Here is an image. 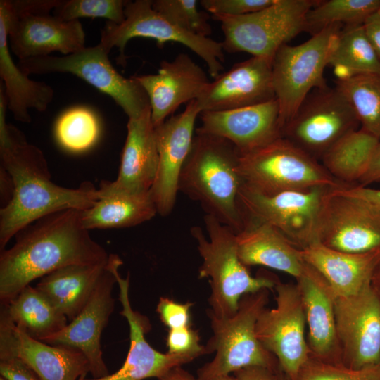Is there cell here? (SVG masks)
Returning a JSON list of instances; mask_svg holds the SVG:
<instances>
[{
  "label": "cell",
  "instance_id": "cell-1",
  "mask_svg": "<svg viewBox=\"0 0 380 380\" xmlns=\"http://www.w3.org/2000/svg\"><path fill=\"white\" fill-rule=\"evenodd\" d=\"M81 220V210L44 216L15 235L0 255V300L7 303L37 278L63 267L106 262L109 255Z\"/></svg>",
  "mask_w": 380,
  "mask_h": 380
},
{
  "label": "cell",
  "instance_id": "cell-2",
  "mask_svg": "<svg viewBox=\"0 0 380 380\" xmlns=\"http://www.w3.org/2000/svg\"><path fill=\"white\" fill-rule=\"evenodd\" d=\"M8 131L7 140L0 143L1 166L11 175L14 190L10 202L0 210L1 251L37 220L62 210H86L99 199V189L91 183L77 189L53 183L43 152L15 127L8 125Z\"/></svg>",
  "mask_w": 380,
  "mask_h": 380
},
{
  "label": "cell",
  "instance_id": "cell-3",
  "mask_svg": "<svg viewBox=\"0 0 380 380\" xmlns=\"http://www.w3.org/2000/svg\"><path fill=\"white\" fill-rule=\"evenodd\" d=\"M239 156L229 141L195 132L178 182L179 191L236 233L245 224L239 201L243 184L238 170Z\"/></svg>",
  "mask_w": 380,
  "mask_h": 380
},
{
  "label": "cell",
  "instance_id": "cell-4",
  "mask_svg": "<svg viewBox=\"0 0 380 380\" xmlns=\"http://www.w3.org/2000/svg\"><path fill=\"white\" fill-rule=\"evenodd\" d=\"M203 220L208 237L201 227L191 228L203 260L198 277L209 279L208 310L218 317H229L243 296L272 289L277 281L269 277H253L239 257L236 233L212 215L206 214Z\"/></svg>",
  "mask_w": 380,
  "mask_h": 380
},
{
  "label": "cell",
  "instance_id": "cell-5",
  "mask_svg": "<svg viewBox=\"0 0 380 380\" xmlns=\"http://www.w3.org/2000/svg\"><path fill=\"white\" fill-rule=\"evenodd\" d=\"M268 300L269 289H263L243 296L229 317H218L207 310L213 335L205 347L206 354L215 355L198 369L197 380H213L249 367H279L255 334L257 320Z\"/></svg>",
  "mask_w": 380,
  "mask_h": 380
},
{
  "label": "cell",
  "instance_id": "cell-6",
  "mask_svg": "<svg viewBox=\"0 0 380 380\" xmlns=\"http://www.w3.org/2000/svg\"><path fill=\"white\" fill-rule=\"evenodd\" d=\"M342 27L340 25L324 27L300 44L283 45L274 55L272 75L281 132L312 90L328 87L324 71Z\"/></svg>",
  "mask_w": 380,
  "mask_h": 380
},
{
  "label": "cell",
  "instance_id": "cell-7",
  "mask_svg": "<svg viewBox=\"0 0 380 380\" xmlns=\"http://www.w3.org/2000/svg\"><path fill=\"white\" fill-rule=\"evenodd\" d=\"M314 0H274L267 8L241 16L211 15L220 23L224 51L246 52L272 61L277 51L305 31Z\"/></svg>",
  "mask_w": 380,
  "mask_h": 380
},
{
  "label": "cell",
  "instance_id": "cell-8",
  "mask_svg": "<svg viewBox=\"0 0 380 380\" xmlns=\"http://www.w3.org/2000/svg\"><path fill=\"white\" fill-rule=\"evenodd\" d=\"M238 170L245 185L265 194L339 185L316 159L282 137L240 153Z\"/></svg>",
  "mask_w": 380,
  "mask_h": 380
},
{
  "label": "cell",
  "instance_id": "cell-9",
  "mask_svg": "<svg viewBox=\"0 0 380 380\" xmlns=\"http://www.w3.org/2000/svg\"><path fill=\"white\" fill-rule=\"evenodd\" d=\"M60 0H1L6 12L8 43L19 58L65 56L84 46L85 34L80 20L63 21L50 12Z\"/></svg>",
  "mask_w": 380,
  "mask_h": 380
},
{
  "label": "cell",
  "instance_id": "cell-10",
  "mask_svg": "<svg viewBox=\"0 0 380 380\" xmlns=\"http://www.w3.org/2000/svg\"><path fill=\"white\" fill-rule=\"evenodd\" d=\"M152 4L153 0L127 1L125 20L120 24L108 21L101 32L99 44L109 53L114 46L118 48V61L125 64V49L131 39H152L160 48L167 42L179 43L199 56L206 64L210 75L213 79L217 77L224 69L222 43L179 28L156 11Z\"/></svg>",
  "mask_w": 380,
  "mask_h": 380
},
{
  "label": "cell",
  "instance_id": "cell-11",
  "mask_svg": "<svg viewBox=\"0 0 380 380\" xmlns=\"http://www.w3.org/2000/svg\"><path fill=\"white\" fill-rule=\"evenodd\" d=\"M330 189L315 187L265 194L243 184L239 201L245 220L273 227L302 249L319 243L324 201Z\"/></svg>",
  "mask_w": 380,
  "mask_h": 380
},
{
  "label": "cell",
  "instance_id": "cell-12",
  "mask_svg": "<svg viewBox=\"0 0 380 380\" xmlns=\"http://www.w3.org/2000/svg\"><path fill=\"white\" fill-rule=\"evenodd\" d=\"M108 54L99 44L63 56L49 55L19 60L18 65L27 75L51 72L75 75L110 96L128 119L137 118L151 108L148 96L132 76L125 77L115 69Z\"/></svg>",
  "mask_w": 380,
  "mask_h": 380
},
{
  "label": "cell",
  "instance_id": "cell-13",
  "mask_svg": "<svg viewBox=\"0 0 380 380\" xmlns=\"http://www.w3.org/2000/svg\"><path fill=\"white\" fill-rule=\"evenodd\" d=\"M360 122L348 101L336 87L312 90L281 135L311 157L322 158Z\"/></svg>",
  "mask_w": 380,
  "mask_h": 380
},
{
  "label": "cell",
  "instance_id": "cell-14",
  "mask_svg": "<svg viewBox=\"0 0 380 380\" xmlns=\"http://www.w3.org/2000/svg\"><path fill=\"white\" fill-rule=\"evenodd\" d=\"M274 308H265L255 326V334L277 360L279 369L290 377L298 373L310 356L305 335L304 309L296 284L277 283Z\"/></svg>",
  "mask_w": 380,
  "mask_h": 380
},
{
  "label": "cell",
  "instance_id": "cell-15",
  "mask_svg": "<svg viewBox=\"0 0 380 380\" xmlns=\"http://www.w3.org/2000/svg\"><path fill=\"white\" fill-rule=\"evenodd\" d=\"M341 363L360 369L380 362V296L373 283L349 296H336Z\"/></svg>",
  "mask_w": 380,
  "mask_h": 380
},
{
  "label": "cell",
  "instance_id": "cell-16",
  "mask_svg": "<svg viewBox=\"0 0 380 380\" xmlns=\"http://www.w3.org/2000/svg\"><path fill=\"white\" fill-rule=\"evenodd\" d=\"M318 241L350 253L380 249V208L330 189L324 201Z\"/></svg>",
  "mask_w": 380,
  "mask_h": 380
},
{
  "label": "cell",
  "instance_id": "cell-17",
  "mask_svg": "<svg viewBox=\"0 0 380 380\" xmlns=\"http://www.w3.org/2000/svg\"><path fill=\"white\" fill-rule=\"evenodd\" d=\"M122 265L119 256L110 254L108 267L81 312L63 329L42 341L82 351L89 362L93 378H101L110 374L103 358L101 337L114 310L112 291L117 283L115 270Z\"/></svg>",
  "mask_w": 380,
  "mask_h": 380
},
{
  "label": "cell",
  "instance_id": "cell-18",
  "mask_svg": "<svg viewBox=\"0 0 380 380\" xmlns=\"http://www.w3.org/2000/svg\"><path fill=\"white\" fill-rule=\"evenodd\" d=\"M201 113L196 100L185 110L172 115L155 127L158 165L150 189L157 212L162 216L171 213L176 202L178 182L194 137L196 118Z\"/></svg>",
  "mask_w": 380,
  "mask_h": 380
},
{
  "label": "cell",
  "instance_id": "cell-19",
  "mask_svg": "<svg viewBox=\"0 0 380 380\" xmlns=\"http://www.w3.org/2000/svg\"><path fill=\"white\" fill-rule=\"evenodd\" d=\"M272 61L252 56L235 63L210 81L197 104L203 111H222L247 107L275 99Z\"/></svg>",
  "mask_w": 380,
  "mask_h": 380
},
{
  "label": "cell",
  "instance_id": "cell-20",
  "mask_svg": "<svg viewBox=\"0 0 380 380\" xmlns=\"http://www.w3.org/2000/svg\"><path fill=\"white\" fill-rule=\"evenodd\" d=\"M119 287V300L122 305L120 312L127 321L129 327V349L122 367L113 374L101 378L88 379L82 376L78 380H144L160 378L170 369L180 367L197 358L190 355L163 353L153 348L145 335L151 328L149 319L133 310L129 297V277L122 278L118 269L115 270Z\"/></svg>",
  "mask_w": 380,
  "mask_h": 380
},
{
  "label": "cell",
  "instance_id": "cell-21",
  "mask_svg": "<svg viewBox=\"0 0 380 380\" xmlns=\"http://www.w3.org/2000/svg\"><path fill=\"white\" fill-rule=\"evenodd\" d=\"M146 93L155 127L183 103L196 100L210 82L205 71L184 53L163 61L156 74L132 76Z\"/></svg>",
  "mask_w": 380,
  "mask_h": 380
},
{
  "label": "cell",
  "instance_id": "cell-22",
  "mask_svg": "<svg viewBox=\"0 0 380 380\" xmlns=\"http://www.w3.org/2000/svg\"><path fill=\"white\" fill-rule=\"evenodd\" d=\"M196 132L229 141L240 153L262 147L281 137L277 99L260 104L222 111H203Z\"/></svg>",
  "mask_w": 380,
  "mask_h": 380
},
{
  "label": "cell",
  "instance_id": "cell-23",
  "mask_svg": "<svg viewBox=\"0 0 380 380\" xmlns=\"http://www.w3.org/2000/svg\"><path fill=\"white\" fill-rule=\"evenodd\" d=\"M0 346L10 348L40 380H78L90 373L89 362L82 351L31 338L16 327L3 308L0 310Z\"/></svg>",
  "mask_w": 380,
  "mask_h": 380
},
{
  "label": "cell",
  "instance_id": "cell-24",
  "mask_svg": "<svg viewBox=\"0 0 380 380\" xmlns=\"http://www.w3.org/2000/svg\"><path fill=\"white\" fill-rule=\"evenodd\" d=\"M296 280L308 328L310 357L341 363L334 313L336 296L326 279L308 263Z\"/></svg>",
  "mask_w": 380,
  "mask_h": 380
},
{
  "label": "cell",
  "instance_id": "cell-25",
  "mask_svg": "<svg viewBox=\"0 0 380 380\" xmlns=\"http://www.w3.org/2000/svg\"><path fill=\"white\" fill-rule=\"evenodd\" d=\"M127 129L117 179L102 182L113 190L148 192L154 182L158 165L151 108L137 118L128 119Z\"/></svg>",
  "mask_w": 380,
  "mask_h": 380
},
{
  "label": "cell",
  "instance_id": "cell-26",
  "mask_svg": "<svg viewBox=\"0 0 380 380\" xmlns=\"http://www.w3.org/2000/svg\"><path fill=\"white\" fill-rule=\"evenodd\" d=\"M300 253L337 297L354 295L372 284L380 267V249L350 253L316 243L300 249Z\"/></svg>",
  "mask_w": 380,
  "mask_h": 380
},
{
  "label": "cell",
  "instance_id": "cell-27",
  "mask_svg": "<svg viewBox=\"0 0 380 380\" xmlns=\"http://www.w3.org/2000/svg\"><path fill=\"white\" fill-rule=\"evenodd\" d=\"M238 255L246 266L262 265L298 278L306 262L300 249L273 227L246 219L236 233Z\"/></svg>",
  "mask_w": 380,
  "mask_h": 380
},
{
  "label": "cell",
  "instance_id": "cell-28",
  "mask_svg": "<svg viewBox=\"0 0 380 380\" xmlns=\"http://www.w3.org/2000/svg\"><path fill=\"white\" fill-rule=\"evenodd\" d=\"M8 44L6 12L0 4V76L4 82L7 108L16 120L27 123L31 121L28 110L44 111L54 91L47 84L28 77L14 63Z\"/></svg>",
  "mask_w": 380,
  "mask_h": 380
},
{
  "label": "cell",
  "instance_id": "cell-29",
  "mask_svg": "<svg viewBox=\"0 0 380 380\" xmlns=\"http://www.w3.org/2000/svg\"><path fill=\"white\" fill-rule=\"evenodd\" d=\"M108 263L109 258L103 263L63 267L40 278L35 287L72 321L89 300Z\"/></svg>",
  "mask_w": 380,
  "mask_h": 380
},
{
  "label": "cell",
  "instance_id": "cell-30",
  "mask_svg": "<svg viewBox=\"0 0 380 380\" xmlns=\"http://www.w3.org/2000/svg\"><path fill=\"white\" fill-rule=\"evenodd\" d=\"M99 199L91 208L81 210L84 227L93 229L133 227L152 219L157 213L150 191L129 193L113 190L101 183Z\"/></svg>",
  "mask_w": 380,
  "mask_h": 380
},
{
  "label": "cell",
  "instance_id": "cell-31",
  "mask_svg": "<svg viewBox=\"0 0 380 380\" xmlns=\"http://www.w3.org/2000/svg\"><path fill=\"white\" fill-rule=\"evenodd\" d=\"M16 327L43 341L68 324L67 317L36 287L24 288L7 303H1Z\"/></svg>",
  "mask_w": 380,
  "mask_h": 380
},
{
  "label": "cell",
  "instance_id": "cell-32",
  "mask_svg": "<svg viewBox=\"0 0 380 380\" xmlns=\"http://www.w3.org/2000/svg\"><path fill=\"white\" fill-rule=\"evenodd\" d=\"M379 141L361 127L348 132L323 156V166L335 179L359 182Z\"/></svg>",
  "mask_w": 380,
  "mask_h": 380
},
{
  "label": "cell",
  "instance_id": "cell-33",
  "mask_svg": "<svg viewBox=\"0 0 380 380\" xmlns=\"http://www.w3.org/2000/svg\"><path fill=\"white\" fill-rule=\"evenodd\" d=\"M329 65L334 68L336 80L360 74L380 75V60L363 25L342 27Z\"/></svg>",
  "mask_w": 380,
  "mask_h": 380
},
{
  "label": "cell",
  "instance_id": "cell-34",
  "mask_svg": "<svg viewBox=\"0 0 380 380\" xmlns=\"http://www.w3.org/2000/svg\"><path fill=\"white\" fill-rule=\"evenodd\" d=\"M335 87L350 103L361 128L380 140V75H356L336 80Z\"/></svg>",
  "mask_w": 380,
  "mask_h": 380
},
{
  "label": "cell",
  "instance_id": "cell-35",
  "mask_svg": "<svg viewBox=\"0 0 380 380\" xmlns=\"http://www.w3.org/2000/svg\"><path fill=\"white\" fill-rule=\"evenodd\" d=\"M379 8L380 0L318 1L307 14L305 31L313 35L334 25H363Z\"/></svg>",
  "mask_w": 380,
  "mask_h": 380
},
{
  "label": "cell",
  "instance_id": "cell-36",
  "mask_svg": "<svg viewBox=\"0 0 380 380\" xmlns=\"http://www.w3.org/2000/svg\"><path fill=\"white\" fill-rule=\"evenodd\" d=\"M54 132L56 140L63 148L80 153L92 147L97 141L100 126L96 115L91 110L75 107L61 115L55 124Z\"/></svg>",
  "mask_w": 380,
  "mask_h": 380
},
{
  "label": "cell",
  "instance_id": "cell-37",
  "mask_svg": "<svg viewBox=\"0 0 380 380\" xmlns=\"http://www.w3.org/2000/svg\"><path fill=\"white\" fill-rule=\"evenodd\" d=\"M196 0H153V8L179 28L202 37H209L212 27L207 12L198 9Z\"/></svg>",
  "mask_w": 380,
  "mask_h": 380
},
{
  "label": "cell",
  "instance_id": "cell-38",
  "mask_svg": "<svg viewBox=\"0 0 380 380\" xmlns=\"http://www.w3.org/2000/svg\"><path fill=\"white\" fill-rule=\"evenodd\" d=\"M123 0H60L53 10V15L69 22L80 18H103L115 24L125 19Z\"/></svg>",
  "mask_w": 380,
  "mask_h": 380
},
{
  "label": "cell",
  "instance_id": "cell-39",
  "mask_svg": "<svg viewBox=\"0 0 380 380\" xmlns=\"http://www.w3.org/2000/svg\"><path fill=\"white\" fill-rule=\"evenodd\" d=\"M298 380H380V362L360 369L331 363L310 356L300 369Z\"/></svg>",
  "mask_w": 380,
  "mask_h": 380
},
{
  "label": "cell",
  "instance_id": "cell-40",
  "mask_svg": "<svg viewBox=\"0 0 380 380\" xmlns=\"http://www.w3.org/2000/svg\"><path fill=\"white\" fill-rule=\"evenodd\" d=\"M274 0H201L199 4L211 15L241 16L262 10Z\"/></svg>",
  "mask_w": 380,
  "mask_h": 380
},
{
  "label": "cell",
  "instance_id": "cell-41",
  "mask_svg": "<svg viewBox=\"0 0 380 380\" xmlns=\"http://www.w3.org/2000/svg\"><path fill=\"white\" fill-rule=\"evenodd\" d=\"M166 346L170 354L190 355L196 357L206 354L205 346L200 343L198 331L191 326L169 329Z\"/></svg>",
  "mask_w": 380,
  "mask_h": 380
},
{
  "label": "cell",
  "instance_id": "cell-42",
  "mask_svg": "<svg viewBox=\"0 0 380 380\" xmlns=\"http://www.w3.org/2000/svg\"><path fill=\"white\" fill-rule=\"evenodd\" d=\"M193 303H179L167 297H160L156 312L160 321L169 329L191 327Z\"/></svg>",
  "mask_w": 380,
  "mask_h": 380
},
{
  "label": "cell",
  "instance_id": "cell-43",
  "mask_svg": "<svg viewBox=\"0 0 380 380\" xmlns=\"http://www.w3.org/2000/svg\"><path fill=\"white\" fill-rule=\"evenodd\" d=\"M0 374L7 380H40L10 348L0 346Z\"/></svg>",
  "mask_w": 380,
  "mask_h": 380
},
{
  "label": "cell",
  "instance_id": "cell-44",
  "mask_svg": "<svg viewBox=\"0 0 380 380\" xmlns=\"http://www.w3.org/2000/svg\"><path fill=\"white\" fill-rule=\"evenodd\" d=\"M337 193L365 200L380 208V189H375L360 185H338L333 188Z\"/></svg>",
  "mask_w": 380,
  "mask_h": 380
},
{
  "label": "cell",
  "instance_id": "cell-45",
  "mask_svg": "<svg viewBox=\"0 0 380 380\" xmlns=\"http://www.w3.org/2000/svg\"><path fill=\"white\" fill-rule=\"evenodd\" d=\"M363 27L380 60V8L366 20Z\"/></svg>",
  "mask_w": 380,
  "mask_h": 380
},
{
  "label": "cell",
  "instance_id": "cell-46",
  "mask_svg": "<svg viewBox=\"0 0 380 380\" xmlns=\"http://www.w3.org/2000/svg\"><path fill=\"white\" fill-rule=\"evenodd\" d=\"M277 369L254 366L238 370L234 373V375L239 380H274V373Z\"/></svg>",
  "mask_w": 380,
  "mask_h": 380
},
{
  "label": "cell",
  "instance_id": "cell-47",
  "mask_svg": "<svg viewBox=\"0 0 380 380\" xmlns=\"http://www.w3.org/2000/svg\"><path fill=\"white\" fill-rule=\"evenodd\" d=\"M380 181V141L377 144L370 160L368 168L359 181V185L367 186L373 182Z\"/></svg>",
  "mask_w": 380,
  "mask_h": 380
},
{
  "label": "cell",
  "instance_id": "cell-48",
  "mask_svg": "<svg viewBox=\"0 0 380 380\" xmlns=\"http://www.w3.org/2000/svg\"><path fill=\"white\" fill-rule=\"evenodd\" d=\"M158 380H197L191 373L184 369L181 366L176 367L168 371Z\"/></svg>",
  "mask_w": 380,
  "mask_h": 380
},
{
  "label": "cell",
  "instance_id": "cell-49",
  "mask_svg": "<svg viewBox=\"0 0 380 380\" xmlns=\"http://www.w3.org/2000/svg\"><path fill=\"white\" fill-rule=\"evenodd\" d=\"M274 380H298V379H294L289 376H288L286 374H285L284 372H282L279 367L277 368V369L275 371L274 373Z\"/></svg>",
  "mask_w": 380,
  "mask_h": 380
},
{
  "label": "cell",
  "instance_id": "cell-50",
  "mask_svg": "<svg viewBox=\"0 0 380 380\" xmlns=\"http://www.w3.org/2000/svg\"><path fill=\"white\" fill-rule=\"evenodd\" d=\"M213 380H239L234 375L232 376L230 374L222 376L217 378H215Z\"/></svg>",
  "mask_w": 380,
  "mask_h": 380
},
{
  "label": "cell",
  "instance_id": "cell-51",
  "mask_svg": "<svg viewBox=\"0 0 380 380\" xmlns=\"http://www.w3.org/2000/svg\"><path fill=\"white\" fill-rule=\"evenodd\" d=\"M0 380H7V379H6L5 378H4L3 376H1Z\"/></svg>",
  "mask_w": 380,
  "mask_h": 380
}]
</instances>
